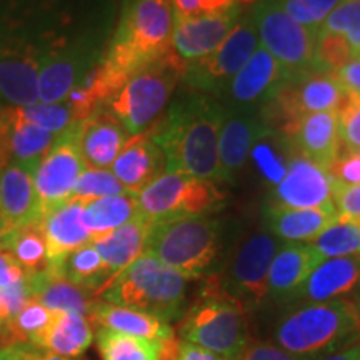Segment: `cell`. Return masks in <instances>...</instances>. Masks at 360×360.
<instances>
[{
  "mask_svg": "<svg viewBox=\"0 0 360 360\" xmlns=\"http://www.w3.org/2000/svg\"><path fill=\"white\" fill-rule=\"evenodd\" d=\"M285 79L282 67L265 49L259 47L245 65L229 80L219 94L225 109L259 112L274 90Z\"/></svg>",
  "mask_w": 360,
  "mask_h": 360,
  "instance_id": "16",
  "label": "cell"
},
{
  "mask_svg": "<svg viewBox=\"0 0 360 360\" xmlns=\"http://www.w3.org/2000/svg\"><path fill=\"white\" fill-rule=\"evenodd\" d=\"M167 162L162 148L147 132L134 135L112 164L110 172L129 192L139 193L165 172Z\"/></svg>",
  "mask_w": 360,
  "mask_h": 360,
  "instance_id": "22",
  "label": "cell"
},
{
  "mask_svg": "<svg viewBox=\"0 0 360 360\" xmlns=\"http://www.w3.org/2000/svg\"><path fill=\"white\" fill-rule=\"evenodd\" d=\"M264 229L281 242H312L337 220L334 204L314 209H283L265 204Z\"/></svg>",
  "mask_w": 360,
  "mask_h": 360,
  "instance_id": "24",
  "label": "cell"
},
{
  "mask_svg": "<svg viewBox=\"0 0 360 360\" xmlns=\"http://www.w3.org/2000/svg\"><path fill=\"white\" fill-rule=\"evenodd\" d=\"M51 270L80 289L90 292L96 299H98L107 285L114 281V276L103 264L101 254L92 242L72 250L60 262L51 267Z\"/></svg>",
  "mask_w": 360,
  "mask_h": 360,
  "instance_id": "30",
  "label": "cell"
},
{
  "mask_svg": "<svg viewBox=\"0 0 360 360\" xmlns=\"http://www.w3.org/2000/svg\"><path fill=\"white\" fill-rule=\"evenodd\" d=\"M224 114L222 103L209 94L187 89L175 98L164 119L148 129L165 155V172L220 182L219 134Z\"/></svg>",
  "mask_w": 360,
  "mask_h": 360,
  "instance_id": "2",
  "label": "cell"
},
{
  "mask_svg": "<svg viewBox=\"0 0 360 360\" xmlns=\"http://www.w3.org/2000/svg\"><path fill=\"white\" fill-rule=\"evenodd\" d=\"M24 277L25 270L13 260L8 252L0 250V289H7Z\"/></svg>",
  "mask_w": 360,
  "mask_h": 360,
  "instance_id": "50",
  "label": "cell"
},
{
  "mask_svg": "<svg viewBox=\"0 0 360 360\" xmlns=\"http://www.w3.org/2000/svg\"><path fill=\"white\" fill-rule=\"evenodd\" d=\"M45 49L20 35L0 37V96L11 107L39 102V72Z\"/></svg>",
  "mask_w": 360,
  "mask_h": 360,
  "instance_id": "14",
  "label": "cell"
},
{
  "mask_svg": "<svg viewBox=\"0 0 360 360\" xmlns=\"http://www.w3.org/2000/svg\"><path fill=\"white\" fill-rule=\"evenodd\" d=\"M2 250L8 252L13 260L25 270V274L42 272L49 267L47 245L42 224L34 222L13 229L7 233Z\"/></svg>",
  "mask_w": 360,
  "mask_h": 360,
  "instance_id": "36",
  "label": "cell"
},
{
  "mask_svg": "<svg viewBox=\"0 0 360 360\" xmlns=\"http://www.w3.org/2000/svg\"><path fill=\"white\" fill-rule=\"evenodd\" d=\"M143 254L187 278H209L225 264V231L215 217H187L152 224Z\"/></svg>",
  "mask_w": 360,
  "mask_h": 360,
  "instance_id": "4",
  "label": "cell"
},
{
  "mask_svg": "<svg viewBox=\"0 0 360 360\" xmlns=\"http://www.w3.org/2000/svg\"><path fill=\"white\" fill-rule=\"evenodd\" d=\"M122 193H129V191L110 170L87 167L75 182L70 199L90 200L101 199V197L122 195Z\"/></svg>",
  "mask_w": 360,
  "mask_h": 360,
  "instance_id": "42",
  "label": "cell"
},
{
  "mask_svg": "<svg viewBox=\"0 0 360 360\" xmlns=\"http://www.w3.org/2000/svg\"><path fill=\"white\" fill-rule=\"evenodd\" d=\"M29 277L30 295L37 299L40 304L56 312H74L89 317L94 297L90 292L80 289L74 283L65 281L58 274L45 269L42 272L27 274Z\"/></svg>",
  "mask_w": 360,
  "mask_h": 360,
  "instance_id": "29",
  "label": "cell"
},
{
  "mask_svg": "<svg viewBox=\"0 0 360 360\" xmlns=\"http://www.w3.org/2000/svg\"><path fill=\"white\" fill-rule=\"evenodd\" d=\"M11 114V147L12 162L37 167L40 159L53 146L57 135L27 122L17 107H8Z\"/></svg>",
  "mask_w": 360,
  "mask_h": 360,
  "instance_id": "35",
  "label": "cell"
},
{
  "mask_svg": "<svg viewBox=\"0 0 360 360\" xmlns=\"http://www.w3.org/2000/svg\"><path fill=\"white\" fill-rule=\"evenodd\" d=\"M249 15L260 47L276 58L285 77H299L314 70L317 34L292 20L281 0H257Z\"/></svg>",
  "mask_w": 360,
  "mask_h": 360,
  "instance_id": "10",
  "label": "cell"
},
{
  "mask_svg": "<svg viewBox=\"0 0 360 360\" xmlns=\"http://www.w3.org/2000/svg\"><path fill=\"white\" fill-rule=\"evenodd\" d=\"M332 202V180L326 169L295 152L283 179L272 187L267 205L283 209H314Z\"/></svg>",
  "mask_w": 360,
  "mask_h": 360,
  "instance_id": "17",
  "label": "cell"
},
{
  "mask_svg": "<svg viewBox=\"0 0 360 360\" xmlns=\"http://www.w3.org/2000/svg\"><path fill=\"white\" fill-rule=\"evenodd\" d=\"M57 312L45 307L37 299H29L19 312L13 314L0 328V344L4 347L13 344H37Z\"/></svg>",
  "mask_w": 360,
  "mask_h": 360,
  "instance_id": "34",
  "label": "cell"
},
{
  "mask_svg": "<svg viewBox=\"0 0 360 360\" xmlns=\"http://www.w3.org/2000/svg\"><path fill=\"white\" fill-rule=\"evenodd\" d=\"M135 197L139 215L150 224L199 217L219 209L225 199L210 180L180 172H164Z\"/></svg>",
  "mask_w": 360,
  "mask_h": 360,
  "instance_id": "8",
  "label": "cell"
},
{
  "mask_svg": "<svg viewBox=\"0 0 360 360\" xmlns=\"http://www.w3.org/2000/svg\"><path fill=\"white\" fill-rule=\"evenodd\" d=\"M354 304H355V307H357L359 314H360V278H359V282H357V292H355V300H354Z\"/></svg>",
  "mask_w": 360,
  "mask_h": 360,
  "instance_id": "58",
  "label": "cell"
},
{
  "mask_svg": "<svg viewBox=\"0 0 360 360\" xmlns=\"http://www.w3.org/2000/svg\"><path fill=\"white\" fill-rule=\"evenodd\" d=\"M101 58L98 49L89 42L45 49L39 72V101L44 103L64 102L72 90L85 82Z\"/></svg>",
  "mask_w": 360,
  "mask_h": 360,
  "instance_id": "13",
  "label": "cell"
},
{
  "mask_svg": "<svg viewBox=\"0 0 360 360\" xmlns=\"http://www.w3.org/2000/svg\"><path fill=\"white\" fill-rule=\"evenodd\" d=\"M79 124L75 122L58 134L53 146L35 167L34 182L42 217L53 207L70 199L75 182L87 169L79 146Z\"/></svg>",
  "mask_w": 360,
  "mask_h": 360,
  "instance_id": "12",
  "label": "cell"
},
{
  "mask_svg": "<svg viewBox=\"0 0 360 360\" xmlns=\"http://www.w3.org/2000/svg\"><path fill=\"white\" fill-rule=\"evenodd\" d=\"M7 233H8V229H7L6 222H4L2 215H0V250H2V247H4V240H6Z\"/></svg>",
  "mask_w": 360,
  "mask_h": 360,
  "instance_id": "57",
  "label": "cell"
},
{
  "mask_svg": "<svg viewBox=\"0 0 360 360\" xmlns=\"http://www.w3.org/2000/svg\"><path fill=\"white\" fill-rule=\"evenodd\" d=\"M354 52L342 35L319 32L314 51V72L337 74L342 67L354 60Z\"/></svg>",
  "mask_w": 360,
  "mask_h": 360,
  "instance_id": "40",
  "label": "cell"
},
{
  "mask_svg": "<svg viewBox=\"0 0 360 360\" xmlns=\"http://www.w3.org/2000/svg\"><path fill=\"white\" fill-rule=\"evenodd\" d=\"M130 135L115 119L98 109L79 124V146L87 167L109 169Z\"/></svg>",
  "mask_w": 360,
  "mask_h": 360,
  "instance_id": "25",
  "label": "cell"
},
{
  "mask_svg": "<svg viewBox=\"0 0 360 360\" xmlns=\"http://www.w3.org/2000/svg\"><path fill=\"white\" fill-rule=\"evenodd\" d=\"M339 117L340 152H360V92L347 90Z\"/></svg>",
  "mask_w": 360,
  "mask_h": 360,
  "instance_id": "44",
  "label": "cell"
},
{
  "mask_svg": "<svg viewBox=\"0 0 360 360\" xmlns=\"http://www.w3.org/2000/svg\"><path fill=\"white\" fill-rule=\"evenodd\" d=\"M137 215V197L132 192L84 200V224L92 233V238L114 231Z\"/></svg>",
  "mask_w": 360,
  "mask_h": 360,
  "instance_id": "33",
  "label": "cell"
},
{
  "mask_svg": "<svg viewBox=\"0 0 360 360\" xmlns=\"http://www.w3.org/2000/svg\"><path fill=\"white\" fill-rule=\"evenodd\" d=\"M4 294V299H6V304H7V309H8V314H11V317L13 314H17L19 310L24 307V304L27 302L29 299H32V295H30V287H29V277L20 278L19 282L12 283L11 287H7V289H0Z\"/></svg>",
  "mask_w": 360,
  "mask_h": 360,
  "instance_id": "49",
  "label": "cell"
},
{
  "mask_svg": "<svg viewBox=\"0 0 360 360\" xmlns=\"http://www.w3.org/2000/svg\"><path fill=\"white\" fill-rule=\"evenodd\" d=\"M310 244L322 260L357 255L360 254V220L337 217Z\"/></svg>",
  "mask_w": 360,
  "mask_h": 360,
  "instance_id": "38",
  "label": "cell"
},
{
  "mask_svg": "<svg viewBox=\"0 0 360 360\" xmlns=\"http://www.w3.org/2000/svg\"><path fill=\"white\" fill-rule=\"evenodd\" d=\"M260 129H262V120L259 112L225 109L219 134L220 182H231L244 169Z\"/></svg>",
  "mask_w": 360,
  "mask_h": 360,
  "instance_id": "20",
  "label": "cell"
},
{
  "mask_svg": "<svg viewBox=\"0 0 360 360\" xmlns=\"http://www.w3.org/2000/svg\"><path fill=\"white\" fill-rule=\"evenodd\" d=\"M355 58H357V60L360 62V52H359V56H357V57H355Z\"/></svg>",
  "mask_w": 360,
  "mask_h": 360,
  "instance_id": "62",
  "label": "cell"
},
{
  "mask_svg": "<svg viewBox=\"0 0 360 360\" xmlns=\"http://www.w3.org/2000/svg\"><path fill=\"white\" fill-rule=\"evenodd\" d=\"M295 152L297 148L289 137L262 124V129L250 148L249 159L257 170L260 180L267 186L276 187L285 175L289 162Z\"/></svg>",
  "mask_w": 360,
  "mask_h": 360,
  "instance_id": "32",
  "label": "cell"
},
{
  "mask_svg": "<svg viewBox=\"0 0 360 360\" xmlns=\"http://www.w3.org/2000/svg\"><path fill=\"white\" fill-rule=\"evenodd\" d=\"M323 262L310 242H283L269 270L267 302L292 304L302 283Z\"/></svg>",
  "mask_w": 360,
  "mask_h": 360,
  "instance_id": "18",
  "label": "cell"
},
{
  "mask_svg": "<svg viewBox=\"0 0 360 360\" xmlns=\"http://www.w3.org/2000/svg\"><path fill=\"white\" fill-rule=\"evenodd\" d=\"M175 334L224 360H236L250 342L245 309L222 289L217 276L204 278L197 299L179 319Z\"/></svg>",
  "mask_w": 360,
  "mask_h": 360,
  "instance_id": "5",
  "label": "cell"
},
{
  "mask_svg": "<svg viewBox=\"0 0 360 360\" xmlns=\"http://www.w3.org/2000/svg\"><path fill=\"white\" fill-rule=\"evenodd\" d=\"M278 347L305 360H317L360 342V314L354 300L297 304L274 327Z\"/></svg>",
  "mask_w": 360,
  "mask_h": 360,
  "instance_id": "3",
  "label": "cell"
},
{
  "mask_svg": "<svg viewBox=\"0 0 360 360\" xmlns=\"http://www.w3.org/2000/svg\"><path fill=\"white\" fill-rule=\"evenodd\" d=\"M236 360H305L299 355H294L272 342L254 340L245 345Z\"/></svg>",
  "mask_w": 360,
  "mask_h": 360,
  "instance_id": "47",
  "label": "cell"
},
{
  "mask_svg": "<svg viewBox=\"0 0 360 360\" xmlns=\"http://www.w3.org/2000/svg\"><path fill=\"white\" fill-rule=\"evenodd\" d=\"M290 141L294 142L297 152L328 172L340 154L337 110L305 115Z\"/></svg>",
  "mask_w": 360,
  "mask_h": 360,
  "instance_id": "26",
  "label": "cell"
},
{
  "mask_svg": "<svg viewBox=\"0 0 360 360\" xmlns=\"http://www.w3.org/2000/svg\"><path fill=\"white\" fill-rule=\"evenodd\" d=\"M101 300L174 322L187 309V278L148 254L124 269L101 294Z\"/></svg>",
  "mask_w": 360,
  "mask_h": 360,
  "instance_id": "6",
  "label": "cell"
},
{
  "mask_svg": "<svg viewBox=\"0 0 360 360\" xmlns=\"http://www.w3.org/2000/svg\"><path fill=\"white\" fill-rule=\"evenodd\" d=\"M319 32L342 35L352 49L354 57L360 52V0H344L323 20Z\"/></svg>",
  "mask_w": 360,
  "mask_h": 360,
  "instance_id": "39",
  "label": "cell"
},
{
  "mask_svg": "<svg viewBox=\"0 0 360 360\" xmlns=\"http://www.w3.org/2000/svg\"><path fill=\"white\" fill-rule=\"evenodd\" d=\"M281 2L283 11L292 20L319 35L323 20L344 0H281Z\"/></svg>",
  "mask_w": 360,
  "mask_h": 360,
  "instance_id": "43",
  "label": "cell"
},
{
  "mask_svg": "<svg viewBox=\"0 0 360 360\" xmlns=\"http://www.w3.org/2000/svg\"><path fill=\"white\" fill-rule=\"evenodd\" d=\"M34 172V165L19 162H11L0 169V215L8 232L42 220Z\"/></svg>",
  "mask_w": 360,
  "mask_h": 360,
  "instance_id": "19",
  "label": "cell"
},
{
  "mask_svg": "<svg viewBox=\"0 0 360 360\" xmlns=\"http://www.w3.org/2000/svg\"><path fill=\"white\" fill-rule=\"evenodd\" d=\"M227 2H252V0H227Z\"/></svg>",
  "mask_w": 360,
  "mask_h": 360,
  "instance_id": "60",
  "label": "cell"
},
{
  "mask_svg": "<svg viewBox=\"0 0 360 360\" xmlns=\"http://www.w3.org/2000/svg\"><path fill=\"white\" fill-rule=\"evenodd\" d=\"M89 321L101 328L147 340H160L175 334L170 323L160 321L154 315L103 302L101 299L94 300L89 312Z\"/></svg>",
  "mask_w": 360,
  "mask_h": 360,
  "instance_id": "28",
  "label": "cell"
},
{
  "mask_svg": "<svg viewBox=\"0 0 360 360\" xmlns=\"http://www.w3.org/2000/svg\"><path fill=\"white\" fill-rule=\"evenodd\" d=\"M359 360H360V357H359Z\"/></svg>",
  "mask_w": 360,
  "mask_h": 360,
  "instance_id": "63",
  "label": "cell"
},
{
  "mask_svg": "<svg viewBox=\"0 0 360 360\" xmlns=\"http://www.w3.org/2000/svg\"><path fill=\"white\" fill-rule=\"evenodd\" d=\"M174 29L170 0H125L109 47L84 82L98 109L134 74L167 56Z\"/></svg>",
  "mask_w": 360,
  "mask_h": 360,
  "instance_id": "1",
  "label": "cell"
},
{
  "mask_svg": "<svg viewBox=\"0 0 360 360\" xmlns=\"http://www.w3.org/2000/svg\"><path fill=\"white\" fill-rule=\"evenodd\" d=\"M244 15L240 2L188 19H175L172 35V52L184 64L200 60L214 53L225 42Z\"/></svg>",
  "mask_w": 360,
  "mask_h": 360,
  "instance_id": "15",
  "label": "cell"
},
{
  "mask_svg": "<svg viewBox=\"0 0 360 360\" xmlns=\"http://www.w3.org/2000/svg\"><path fill=\"white\" fill-rule=\"evenodd\" d=\"M150 225V222L137 215L114 231L92 238L94 247L101 254L103 264L109 267L114 278L143 254Z\"/></svg>",
  "mask_w": 360,
  "mask_h": 360,
  "instance_id": "27",
  "label": "cell"
},
{
  "mask_svg": "<svg viewBox=\"0 0 360 360\" xmlns=\"http://www.w3.org/2000/svg\"><path fill=\"white\" fill-rule=\"evenodd\" d=\"M0 360H7V359H6V352H4V349H0Z\"/></svg>",
  "mask_w": 360,
  "mask_h": 360,
  "instance_id": "59",
  "label": "cell"
},
{
  "mask_svg": "<svg viewBox=\"0 0 360 360\" xmlns=\"http://www.w3.org/2000/svg\"><path fill=\"white\" fill-rule=\"evenodd\" d=\"M360 278V254L327 259L312 270L292 304H319L340 299L355 289Z\"/></svg>",
  "mask_w": 360,
  "mask_h": 360,
  "instance_id": "23",
  "label": "cell"
},
{
  "mask_svg": "<svg viewBox=\"0 0 360 360\" xmlns=\"http://www.w3.org/2000/svg\"><path fill=\"white\" fill-rule=\"evenodd\" d=\"M177 360H224V359L217 354L210 352V350L199 347V345L180 340Z\"/></svg>",
  "mask_w": 360,
  "mask_h": 360,
  "instance_id": "53",
  "label": "cell"
},
{
  "mask_svg": "<svg viewBox=\"0 0 360 360\" xmlns=\"http://www.w3.org/2000/svg\"><path fill=\"white\" fill-rule=\"evenodd\" d=\"M96 339L102 360H159L157 340L119 334L101 327Z\"/></svg>",
  "mask_w": 360,
  "mask_h": 360,
  "instance_id": "37",
  "label": "cell"
},
{
  "mask_svg": "<svg viewBox=\"0 0 360 360\" xmlns=\"http://www.w3.org/2000/svg\"><path fill=\"white\" fill-rule=\"evenodd\" d=\"M4 109H6V107H4V105H2V98H0V112H2Z\"/></svg>",
  "mask_w": 360,
  "mask_h": 360,
  "instance_id": "61",
  "label": "cell"
},
{
  "mask_svg": "<svg viewBox=\"0 0 360 360\" xmlns=\"http://www.w3.org/2000/svg\"><path fill=\"white\" fill-rule=\"evenodd\" d=\"M12 162L11 147V114L8 107L0 112V169Z\"/></svg>",
  "mask_w": 360,
  "mask_h": 360,
  "instance_id": "51",
  "label": "cell"
},
{
  "mask_svg": "<svg viewBox=\"0 0 360 360\" xmlns=\"http://www.w3.org/2000/svg\"><path fill=\"white\" fill-rule=\"evenodd\" d=\"M257 47V30L247 12L217 51L186 65L180 80H184L186 89L217 97Z\"/></svg>",
  "mask_w": 360,
  "mask_h": 360,
  "instance_id": "11",
  "label": "cell"
},
{
  "mask_svg": "<svg viewBox=\"0 0 360 360\" xmlns=\"http://www.w3.org/2000/svg\"><path fill=\"white\" fill-rule=\"evenodd\" d=\"M42 231L47 245V264L51 269L67 254L92 242V233L84 224V200L69 199L44 215Z\"/></svg>",
  "mask_w": 360,
  "mask_h": 360,
  "instance_id": "21",
  "label": "cell"
},
{
  "mask_svg": "<svg viewBox=\"0 0 360 360\" xmlns=\"http://www.w3.org/2000/svg\"><path fill=\"white\" fill-rule=\"evenodd\" d=\"M339 82L344 85L345 90H352V92H360V62L357 58L350 60L347 65L334 74Z\"/></svg>",
  "mask_w": 360,
  "mask_h": 360,
  "instance_id": "52",
  "label": "cell"
},
{
  "mask_svg": "<svg viewBox=\"0 0 360 360\" xmlns=\"http://www.w3.org/2000/svg\"><path fill=\"white\" fill-rule=\"evenodd\" d=\"M332 202L339 219L360 220V184L345 186V184L332 182Z\"/></svg>",
  "mask_w": 360,
  "mask_h": 360,
  "instance_id": "45",
  "label": "cell"
},
{
  "mask_svg": "<svg viewBox=\"0 0 360 360\" xmlns=\"http://www.w3.org/2000/svg\"><path fill=\"white\" fill-rule=\"evenodd\" d=\"M332 182L355 186L360 184V152H340L337 160L328 169Z\"/></svg>",
  "mask_w": 360,
  "mask_h": 360,
  "instance_id": "46",
  "label": "cell"
},
{
  "mask_svg": "<svg viewBox=\"0 0 360 360\" xmlns=\"http://www.w3.org/2000/svg\"><path fill=\"white\" fill-rule=\"evenodd\" d=\"M2 349L7 360H70L34 344H13Z\"/></svg>",
  "mask_w": 360,
  "mask_h": 360,
  "instance_id": "48",
  "label": "cell"
},
{
  "mask_svg": "<svg viewBox=\"0 0 360 360\" xmlns=\"http://www.w3.org/2000/svg\"><path fill=\"white\" fill-rule=\"evenodd\" d=\"M184 69L186 64L170 49L164 58L134 74L101 109L122 125L130 137L147 132L169 103Z\"/></svg>",
  "mask_w": 360,
  "mask_h": 360,
  "instance_id": "7",
  "label": "cell"
},
{
  "mask_svg": "<svg viewBox=\"0 0 360 360\" xmlns=\"http://www.w3.org/2000/svg\"><path fill=\"white\" fill-rule=\"evenodd\" d=\"M94 323L89 317L74 312H57L56 319L40 337L37 347L62 357H79L92 345Z\"/></svg>",
  "mask_w": 360,
  "mask_h": 360,
  "instance_id": "31",
  "label": "cell"
},
{
  "mask_svg": "<svg viewBox=\"0 0 360 360\" xmlns=\"http://www.w3.org/2000/svg\"><path fill=\"white\" fill-rule=\"evenodd\" d=\"M8 319H11V314H8L6 299H4L2 290H0V328L4 327V323H6Z\"/></svg>",
  "mask_w": 360,
  "mask_h": 360,
  "instance_id": "56",
  "label": "cell"
},
{
  "mask_svg": "<svg viewBox=\"0 0 360 360\" xmlns=\"http://www.w3.org/2000/svg\"><path fill=\"white\" fill-rule=\"evenodd\" d=\"M17 110L27 122L53 134L64 132L65 129L77 122L67 101L58 103L37 102L30 107H17Z\"/></svg>",
  "mask_w": 360,
  "mask_h": 360,
  "instance_id": "41",
  "label": "cell"
},
{
  "mask_svg": "<svg viewBox=\"0 0 360 360\" xmlns=\"http://www.w3.org/2000/svg\"><path fill=\"white\" fill-rule=\"evenodd\" d=\"M172 4L175 19H188L204 13L202 0H170Z\"/></svg>",
  "mask_w": 360,
  "mask_h": 360,
  "instance_id": "54",
  "label": "cell"
},
{
  "mask_svg": "<svg viewBox=\"0 0 360 360\" xmlns=\"http://www.w3.org/2000/svg\"><path fill=\"white\" fill-rule=\"evenodd\" d=\"M283 242L265 229L242 238L217 274L220 285L240 302L245 312H255L267 302L269 270Z\"/></svg>",
  "mask_w": 360,
  "mask_h": 360,
  "instance_id": "9",
  "label": "cell"
},
{
  "mask_svg": "<svg viewBox=\"0 0 360 360\" xmlns=\"http://www.w3.org/2000/svg\"><path fill=\"white\" fill-rule=\"evenodd\" d=\"M359 357H360V342L359 344L350 345V347L337 350L334 354L323 355V357L317 360H359Z\"/></svg>",
  "mask_w": 360,
  "mask_h": 360,
  "instance_id": "55",
  "label": "cell"
}]
</instances>
